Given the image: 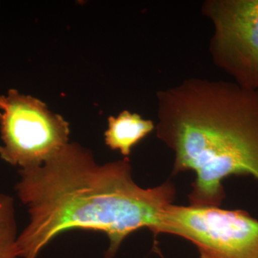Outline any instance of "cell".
<instances>
[{
  "instance_id": "6da1fadb",
  "label": "cell",
  "mask_w": 258,
  "mask_h": 258,
  "mask_svg": "<svg viewBox=\"0 0 258 258\" xmlns=\"http://www.w3.org/2000/svg\"><path fill=\"white\" fill-rule=\"evenodd\" d=\"M20 173L17 191L30 216L18 238L23 258H35L56 236L76 229L106 234L108 257H113L130 234L154 230L176 193L170 181L144 189L134 181L128 159L98 165L76 144Z\"/></svg>"
},
{
  "instance_id": "7a4b0ae2",
  "label": "cell",
  "mask_w": 258,
  "mask_h": 258,
  "mask_svg": "<svg viewBox=\"0 0 258 258\" xmlns=\"http://www.w3.org/2000/svg\"><path fill=\"white\" fill-rule=\"evenodd\" d=\"M158 138L174 153L173 175L192 171L190 205L220 207L222 181L258 180V91L189 78L157 93Z\"/></svg>"
},
{
  "instance_id": "3957f363",
  "label": "cell",
  "mask_w": 258,
  "mask_h": 258,
  "mask_svg": "<svg viewBox=\"0 0 258 258\" xmlns=\"http://www.w3.org/2000/svg\"><path fill=\"white\" fill-rule=\"evenodd\" d=\"M152 232L190 241L201 258H258V220L244 210L171 204Z\"/></svg>"
},
{
  "instance_id": "277c9868",
  "label": "cell",
  "mask_w": 258,
  "mask_h": 258,
  "mask_svg": "<svg viewBox=\"0 0 258 258\" xmlns=\"http://www.w3.org/2000/svg\"><path fill=\"white\" fill-rule=\"evenodd\" d=\"M0 157L21 169L43 165L69 144V123L15 90L0 96Z\"/></svg>"
},
{
  "instance_id": "5b68a950",
  "label": "cell",
  "mask_w": 258,
  "mask_h": 258,
  "mask_svg": "<svg viewBox=\"0 0 258 258\" xmlns=\"http://www.w3.org/2000/svg\"><path fill=\"white\" fill-rule=\"evenodd\" d=\"M201 11L213 26L212 62L239 86L258 91V0H206Z\"/></svg>"
},
{
  "instance_id": "8992f818",
  "label": "cell",
  "mask_w": 258,
  "mask_h": 258,
  "mask_svg": "<svg viewBox=\"0 0 258 258\" xmlns=\"http://www.w3.org/2000/svg\"><path fill=\"white\" fill-rule=\"evenodd\" d=\"M155 126L152 120L144 119L138 113L121 112L118 116L108 118L106 143L113 150L120 151L128 157L132 149L152 133Z\"/></svg>"
},
{
  "instance_id": "52a82bcc",
  "label": "cell",
  "mask_w": 258,
  "mask_h": 258,
  "mask_svg": "<svg viewBox=\"0 0 258 258\" xmlns=\"http://www.w3.org/2000/svg\"><path fill=\"white\" fill-rule=\"evenodd\" d=\"M13 199L0 194V258L20 257Z\"/></svg>"
}]
</instances>
